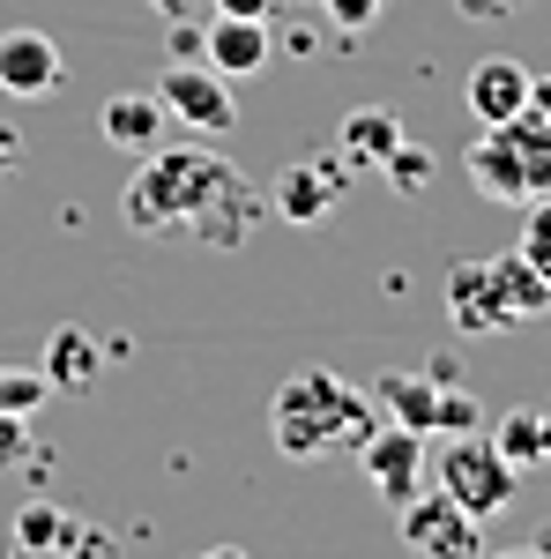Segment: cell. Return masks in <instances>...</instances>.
<instances>
[{
  "label": "cell",
  "mask_w": 551,
  "mask_h": 559,
  "mask_svg": "<svg viewBox=\"0 0 551 559\" xmlns=\"http://www.w3.org/2000/svg\"><path fill=\"white\" fill-rule=\"evenodd\" d=\"M484 284H492V306H500V321H507V329H522V321H544V313H551V284L537 276V261L522 254V247L484 261Z\"/></svg>",
  "instance_id": "cell-11"
},
{
  "label": "cell",
  "mask_w": 551,
  "mask_h": 559,
  "mask_svg": "<svg viewBox=\"0 0 551 559\" xmlns=\"http://www.w3.org/2000/svg\"><path fill=\"white\" fill-rule=\"evenodd\" d=\"M469 187L484 202H507V210H529L551 194V75L529 83L522 112L500 120V128L477 134L469 150Z\"/></svg>",
  "instance_id": "cell-3"
},
{
  "label": "cell",
  "mask_w": 551,
  "mask_h": 559,
  "mask_svg": "<svg viewBox=\"0 0 551 559\" xmlns=\"http://www.w3.org/2000/svg\"><path fill=\"white\" fill-rule=\"evenodd\" d=\"M216 15H254V23H268V8H276V0H209Z\"/></svg>",
  "instance_id": "cell-28"
},
{
  "label": "cell",
  "mask_w": 551,
  "mask_h": 559,
  "mask_svg": "<svg viewBox=\"0 0 551 559\" xmlns=\"http://www.w3.org/2000/svg\"><path fill=\"white\" fill-rule=\"evenodd\" d=\"M432 463H440V492H447V500H463L477 522H484V515H507V508H514L522 471L492 448V432H447V440L432 448Z\"/></svg>",
  "instance_id": "cell-4"
},
{
  "label": "cell",
  "mask_w": 551,
  "mask_h": 559,
  "mask_svg": "<svg viewBox=\"0 0 551 559\" xmlns=\"http://www.w3.org/2000/svg\"><path fill=\"white\" fill-rule=\"evenodd\" d=\"M321 8H328V23H336V31H366L387 0H321Z\"/></svg>",
  "instance_id": "cell-24"
},
{
  "label": "cell",
  "mask_w": 551,
  "mask_h": 559,
  "mask_svg": "<svg viewBox=\"0 0 551 559\" xmlns=\"http://www.w3.org/2000/svg\"><path fill=\"white\" fill-rule=\"evenodd\" d=\"M83 522L75 515H60L52 500H31L23 515H15V559H31V552H68V537H75Z\"/></svg>",
  "instance_id": "cell-19"
},
{
  "label": "cell",
  "mask_w": 551,
  "mask_h": 559,
  "mask_svg": "<svg viewBox=\"0 0 551 559\" xmlns=\"http://www.w3.org/2000/svg\"><path fill=\"white\" fill-rule=\"evenodd\" d=\"M202 52H209L216 75H261L268 52H276V38H268V23H254V15H216V31L202 38Z\"/></svg>",
  "instance_id": "cell-15"
},
{
  "label": "cell",
  "mask_w": 551,
  "mask_h": 559,
  "mask_svg": "<svg viewBox=\"0 0 551 559\" xmlns=\"http://www.w3.org/2000/svg\"><path fill=\"white\" fill-rule=\"evenodd\" d=\"M120 210L149 239H187V247L231 254L261 224V194L216 150H142V173L128 179Z\"/></svg>",
  "instance_id": "cell-1"
},
{
  "label": "cell",
  "mask_w": 551,
  "mask_h": 559,
  "mask_svg": "<svg viewBox=\"0 0 551 559\" xmlns=\"http://www.w3.org/2000/svg\"><path fill=\"white\" fill-rule=\"evenodd\" d=\"M447 321H455V336H507V321L492 306V284H484V261L447 269Z\"/></svg>",
  "instance_id": "cell-16"
},
{
  "label": "cell",
  "mask_w": 551,
  "mask_h": 559,
  "mask_svg": "<svg viewBox=\"0 0 551 559\" xmlns=\"http://www.w3.org/2000/svg\"><path fill=\"white\" fill-rule=\"evenodd\" d=\"M149 8H157V15H165V23H187V15H194V8H202V0H149Z\"/></svg>",
  "instance_id": "cell-29"
},
{
  "label": "cell",
  "mask_w": 551,
  "mask_h": 559,
  "mask_svg": "<svg viewBox=\"0 0 551 559\" xmlns=\"http://www.w3.org/2000/svg\"><path fill=\"white\" fill-rule=\"evenodd\" d=\"M157 97H165V120H179V128H194V134H231V128H239V97H231V75H216V68H194V60H179V68H165Z\"/></svg>",
  "instance_id": "cell-7"
},
{
  "label": "cell",
  "mask_w": 551,
  "mask_h": 559,
  "mask_svg": "<svg viewBox=\"0 0 551 559\" xmlns=\"http://www.w3.org/2000/svg\"><path fill=\"white\" fill-rule=\"evenodd\" d=\"M38 373L52 388H89V381H97V344H89V329H52Z\"/></svg>",
  "instance_id": "cell-18"
},
{
  "label": "cell",
  "mask_w": 551,
  "mask_h": 559,
  "mask_svg": "<svg viewBox=\"0 0 551 559\" xmlns=\"http://www.w3.org/2000/svg\"><path fill=\"white\" fill-rule=\"evenodd\" d=\"M492 448H500L522 477L551 471V403H522V411H507V418L492 426Z\"/></svg>",
  "instance_id": "cell-17"
},
{
  "label": "cell",
  "mask_w": 551,
  "mask_h": 559,
  "mask_svg": "<svg viewBox=\"0 0 551 559\" xmlns=\"http://www.w3.org/2000/svg\"><path fill=\"white\" fill-rule=\"evenodd\" d=\"M440 432H477V395L463 381L440 388Z\"/></svg>",
  "instance_id": "cell-23"
},
{
  "label": "cell",
  "mask_w": 551,
  "mask_h": 559,
  "mask_svg": "<svg viewBox=\"0 0 551 559\" xmlns=\"http://www.w3.org/2000/svg\"><path fill=\"white\" fill-rule=\"evenodd\" d=\"M343 187H350V165H343V150H328V157H298L291 173L276 179V216L284 224H298V231H313V224H328L343 202Z\"/></svg>",
  "instance_id": "cell-8"
},
{
  "label": "cell",
  "mask_w": 551,
  "mask_h": 559,
  "mask_svg": "<svg viewBox=\"0 0 551 559\" xmlns=\"http://www.w3.org/2000/svg\"><path fill=\"white\" fill-rule=\"evenodd\" d=\"M395 515H403V545L418 559H484V522L469 515L463 500H447V492H418Z\"/></svg>",
  "instance_id": "cell-6"
},
{
  "label": "cell",
  "mask_w": 551,
  "mask_h": 559,
  "mask_svg": "<svg viewBox=\"0 0 551 559\" xmlns=\"http://www.w3.org/2000/svg\"><path fill=\"white\" fill-rule=\"evenodd\" d=\"M381 173H387V187H403V194H424V187H432V150H418V142L403 134V150L387 157Z\"/></svg>",
  "instance_id": "cell-21"
},
{
  "label": "cell",
  "mask_w": 551,
  "mask_h": 559,
  "mask_svg": "<svg viewBox=\"0 0 551 559\" xmlns=\"http://www.w3.org/2000/svg\"><path fill=\"white\" fill-rule=\"evenodd\" d=\"M202 559H247V552H239V545H209Z\"/></svg>",
  "instance_id": "cell-31"
},
{
  "label": "cell",
  "mask_w": 551,
  "mask_h": 559,
  "mask_svg": "<svg viewBox=\"0 0 551 559\" xmlns=\"http://www.w3.org/2000/svg\"><path fill=\"white\" fill-rule=\"evenodd\" d=\"M68 559H112V537L105 530H75L68 537Z\"/></svg>",
  "instance_id": "cell-26"
},
{
  "label": "cell",
  "mask_w": 551,
  "mask_h": 559,
  "mask_svg": "<svg viewBox=\"0 0 551 559\" xmlns=\"http://www.w3.org/2000/svg\"><path fill=\"white\" fill-rule=\"evenodd\" d=\"M23 448H31L23 418H0V471H8V463H23Z\"/></svg>",
  "instance_id": "cell-27"
},
{
  "label": "cell",
  "mask_w": 551,
  "mask_h": 559,
  "mask_svg": "<svg viewBox=\"0 0 551 559\" xmlns=\"http://www.w3.org/2000/svg\"><path fill=\"white\" fill-rule=\"evenodd\" d=\"M522 254L537 261V276L551 284V194H544V202H529V216H522Z\"/></svg>",
  "instance_id": "cell-22"
},
{
  "label": "cell",
  "mask_w": 551,
  "mask_h": 559,
  "mask_svg": "<svg viewBox=\"0 0 551 559\" xmlns=\"http://www.w3.org/2000/svg\"><path fill=\"white\" fill-rule=\"evenodd\" d=\"M45 395H52V381L38 366H0V418H31Z\"/></svg>",
  "instance_id": "cell-20"
},
{
  "label": "cell",
  "mask_w": 551,
  "mask_h": 559,
  "mask_svg": "<svg viewBox=\"0 0 551 559\" xmlns=\"http://www.w3.org/2000/svg\"><path fill=\"white\" fill-rule=\"evenodd\" d=\"M336 150H343V165H350V173H381L387 157L403 150V120H395L387 105H358V112H343Z\"/></svg>",
  "instance_id": "cell-13"
},
{
  "label": "cell",
  "mask_w": 551,
  "mask_h": 559,
  "mask_svg": "<svg viewBox=\"0 0 551 559\" xmlns=\"http://www.w3.org/2000/svg\"><path fill=\"white\" fill-rule=\"evenodd\" d=\"M358 471H366V485L381 492L387 508H410L424 492V471H432V432H410L395 418H381L366 432V448H358Z\"/></svg>",
  "instance_id": "cell-5"
},
{
  "label": "cell",
  "mask_w": 551,
  "mask_h": 559,
  "mask_svg": "<svg viewBox=\"0 0 551 559\" xmlns=\"http://www.w3.org/2000/svg\"><path fill=\"white\" fill-rule=\"evenodd\" d=\"M60 90V45L45 31H0V97H52Z\"/></svg>",
  "instance_id": "cell-10"
},
{
  "label": "cell",
  "mask_w": 551,
  "mask_h": 559,
  "mask_svg": "<svg viewBox=\"0 0 551 559\" xmlns=\"http://www.w3.org/2000/svg\"><path fill=\"white\" fill-rule=\"evenodd\" d=\"M484 559H492V552H484ZM500 559H551V552H544V545H522V552H500Z\"/></svg>",
  "instance_id": "cell-30"
},
{
  "label": "cell",
  "mask_w": 551,
  "mask_h": 559,
  "mask_svg": "<svg viewBox=\"0 0 551 559\" xmlns=\"http://www.w3.org/2000/svg\"><path fill=\"white\" fill-rule=\"evenodd\" d=\"M455 8H463L469 23H500V15H522L529 0H455Z\"/></svg>",
  "instance_id": "cell-25"
},
{
  "label": "cell",
  "mask_w": 551,
  "mask_h": 559,
  "mask_svg": "<svg viewBox=\"0 0 551 559\" xmlns=\"http://www.w3.org/2000/svg\"><path fill=\"white\" fill-rule=\"evenodd\" d=\"M529 68L522 60H507V52H484L477 68H469V83H463V105H469V120L477 128H500V120H514L522 112V97H529Z\"/></svg>",
  "instance_id": "cell-9"
},
{
  "label": "cell",
  "mask_w": 551,
  "mask_h": 559,
  "mask_svg": "<svg viewBox=\"0 0 551 559\" xmlns=\"http://www.w3.org/2000/svg\"><path fill=\"white\" fill-rule=\"evenodd\" d=\"M268 426H276V448L291 463H328V455H358L366 448V432L381 426V403H373V388L343 381L328 366H306V373H291L276 388Z\"/></svg>",
  "instance_id": "cell-2"
},
{
  "label": "cell",
  "mask_w": 551,
  "mask_h": 559,
  "mask_svg": "<svg viewBox=\"0 0 551 559\" xmlns=\"http://www.w3.org/2000/svg\"><path fill=\"white\" fill-rule=\"evenodd\" d=\"M440 388H447L440 373H381L373 381V403H381V418L440 440Z\"/></svg>",
  "instance_id": "cell-14"
},
{
  "label": "cell",
  "mask_w": 551,
  "mask_h": 559,
  "mask_svg": "<svg viewBox=\"0 0 551 559\" xmlns=\"http://www.w3.org/2000/svg\"><path fill=\"white\" fill-rule=\"evenodd\" d=\"M97 134L112 142V150H157V134H165V97L157 90H112L105 97V112H97Z\"/></svg>",
  "instance_id": "cell-12"
}]
</instances>
